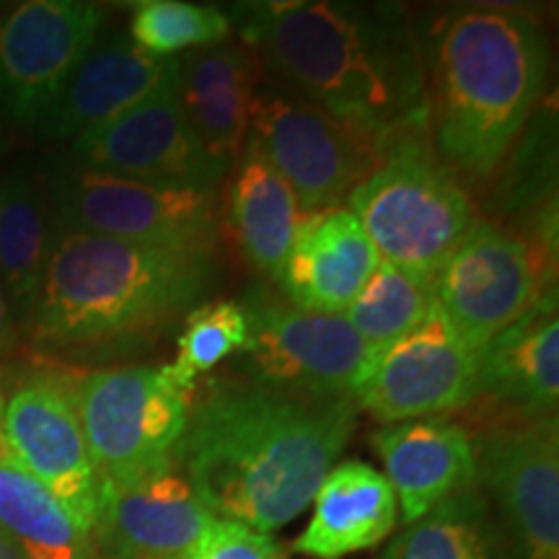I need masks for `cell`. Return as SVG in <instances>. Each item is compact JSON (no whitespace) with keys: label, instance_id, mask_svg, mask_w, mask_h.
<instances>
[{"label":"cell","instance_id":"7402d4cb","mask_svg":"<svg viewBox=\"0 0 559 559\" xmlns=\"http://www.w3.org/2000/svg\"><path fill=\"white\" fill-rule=\"evenodd\" d=\"M309 526L298 536V555L342 559L381 544L400 521L394 489L386 477L362 461H342L313 495Z\"/></svg>","mask_w":559,"mask_h":559},{"label":"cell","instance_id":"9a60e30c","mask_svg":"<svg viewBox=\"0 0 559 559\" xmlns=\"http://www.w3.org/2000/svg\"><path fill=\"white\" fill-rule=\"evenodd\" d=\"M213 519L169 461L128 481L99 479L91 542L99 559H190Z\"/></svg>","mask_w":559,"mask_h":559},{"label":"cell","instance_id":"603a6c76","mask_svg":"<svg viewBox=\"0 0 559 559\" xmlns=\"http://www.w3.org/2000/svg\"><path fill=\"white\" fill-rule=\"evenodd\" d=\"M230 169L234 179L226 205L230 234L251 267L275 277L304 215L296 194L249 135Z\"/></svg>","mask_w":559,"mask_h":559},{"label":"cell","instance_id":"484cf974","mask_svg":"<svg viewBox=\"0 0 559 559\" xmlns=\"http://www.w3.org/2000/svg\"><path fill=\"white\" fill-rule=\"evenodd\" d=\"M381 559H506L487 500L466 489L409 523Z\"/></svg>","mask_w":559,"mask_h":559},{"label":"cell","instance_id":"5bb4252c","mask_svg":"<svg viewBox=\"0 0 559 559\" xmlns=\"http://www.w3.org/2000/svg\"><path fill=\"white\" fill-rule=\"evenodd\" d=\"M70 164L166 187H215L226 174L187 124L177 86L75 138Z\"/></svg>","mask_w":559,"mask_h":559},{"label":"cell","instance_id":"7a4b0ae2","mask_svg":"<svg viewBox=\"0 0 559 559\" xmlns=\"http://www.w3.org/2000/svg\"><path fill=\"white\" fill-rule=\"evenodd\" d=\"M243 41L277 81L391 145L425 130V58L400 11L330 0L241 5Z\"/></svg>","mask_w":559,"mask_h":559},{"label":"cell","instance_id":"83f0119b","mask_svg":"<svg viewBox=\"0 0 559 559\" xmlns=\"http://www.w3.org/2000/svg\"><path fill=\"white\" fill-rule=\"evenodd\" d=\"M249 340V317L241 300H210L187 311L181 321L179 353L164 368L169 379L187 396H194V381L218 362L239 355Z\"/></svg>","mask_w":559,"mask_h":559},{"label":"cell","instance_id":"cb8c5ba5","mask_svg":"<svg viewBox=\"0 0 559 559\" xmlns=\"http://www.w3.org/2000/svg\"><path fill=\"white\" fill-rule=\"evenodd\" d=\"M52 243L50 200L37 179L21 171L0 177V283L21 330H29Z\"/></svg>","mask_w":559,"mask_h":559},{"label":"cell","instance_id":"d6986e66","mask_svg":"<svg viewBox=\"0 0 559 559\" xmlns=\"http://www.w3.org/2000/svg\"><path fill=\"white\" fill-rule=\"evenodd\" d=\"M373 243L347 207L300 215L275 280L296 309L345 313L379 264Z\"/></svg>","mask_w":559,"mask_h":559},{"label":"cell","instance_id":"7c38bea8","mask_svg":"<svg viewBox=\"0 0 559 559\" xmlns=\"http://www.w3.org/2000/svg\"><path fill=\"white\" fill-rule=\"evenodd\" d=\"M104 11L81 0H26L0 19V109L39 128L70 75L94 50Z\"/></svg>","mask_w":559,"mask_h":559},{"label":"cell","instance_id":"8fae6325","mask_svg":"<svg viewBox=\"0 0 559 559\" xmlns=\"http://www.w3.org/2000/svg\"><path fill=\"white\" fill-rule=\"evenodd\" d=\"M477 381L479 349L432 309L417 330L366 360L349 396L379 423L394 425L477 402Z\"/></svg>","mask_w":559,"mask_h":559},{"label":"cell","instance_id":"d4e9b609","mask_svg":"<svg viewBox=\"0 0 559 559\" xmlns=\"http://www.w3.org/2000/svg\"><path fill=\"white\" fill-rule=\"evenodd\" d=\"M0 531L26 559H99L58 498L13 456L0 430Z\"/></svg>","mask_w":559,"mask_h":559},{"label":"cell","instance_id":"2e32d148","mask_svg":"<svg viewBox=\"0 0 559 559\" xmlns=\"http://www.w3.org/2000/svg\"><path fill=\"white\" fill-rule=\"evenodd\" d=\"M487 485L526 559H559L557 419L500 425L474 440Z\"/></svg>","mask_w":559,"mask_h":559},{"label":"cell","instance_id":"836d02e7","mask_svg":"<svg viewBox=\"0 0 559 559\" xmlns=\"http://www.w3.org/2000/svg\"><path fill=\"white\" fill-rule=\"evenodd\" d=\"M3 402H5V396H3V391H0V417H3Z\"/></svg>","mask_w":559,"mask_h":559},{"label":"cell","instance_id":"e0dca14e","mask_svg":"<svg viewBox=\"0 0 559 559\" xmlns=\"http://www.w3.org/2000/svg\"><path fill=\"white\" fill-rule=\"evenodd\" d=\"M177 81L179 58H158L130 37H111L83 58L37 132L50 140H75Z\"/></svg>","mask_w":559,"mask_h":559},{"label":"cell","instance_id":"4dcf8cb0","mask_svg":"<svg viewBox=\"0 0 559 559\" xmlns=\"http://www.w3.org/2000/svg\"><path fill=\"white\" fill-rule=\"evenodd\" d=\"M16 319H13L11 300L5 296L3 283H0V362L11 355L13 345H16Z\"/></svg>","mask_w":559,"mask_h":559},{"label":"cell","instance_id":"44dd1931","mask_svg":"<svg viewBox=\"0 0 559 559\" xmlns=\"http://www.w3.org/2000/svg\"><path fill=\"white\" fill-rule=\"evenodd\" d=\"M481 396L523 423L557 419L559 319L555 296H544L526 317L481 349L477 400Z\"/></svg>","mask_w":559,"mask_h":559},{"label":"cell","instance_id":"9c48e42d","mask_svg":"<svg viewBox=\"0 0 559 559\" xmlns=\"http://www.w3.org/2000/svg\"><path fill=\"white\" fill-rule=\"evenodd\" d=\"M241 306L249 317V340L239 355L251 383L306 400L353 394L368 349L345 313L304 311L264 293Z\"/></svg>","mask_w":559,"mask_h":559},{"label":"cell","instance_id":"ffe728a7","mask_svg":"<svg viewBox=\"0 0 559 559\" xmlns=\"http://www.w3.org/2000/svg\"><path fill=\"white\" fill-rule=\"evenodd\" d=\"M262 58L243 41H221L179 55L177 96L194 138L223 171L236 164L249 135L251 102L262 83Z\"/></svg>","mask_w":559,"mask_h":559},{"label":"cell","instance_id":"6da1fadb","mask_svg":"<svg viewBox=\"0 0 559 559\" xmlns=\"http://www.w3.org/2000/svg\"><path fill=\"white\" fill-rule=\"evenodd\" d=\"M355 419L349 396L306 400L213 381L190 404L174 461L215 519L270 534L311 506Z\"/></svg>","mask_w":559,"mask_h":559},{"label":"cell","instance_id":"52a82bcc","mask_svg":"<svg viewBox=\"0 0 559 559\" xmlns=\"http://www.w3.org/2000/svg\"><path fill=\"white\" fill-rule=\"evenodd\" d=\"M50 207L62 230L140 247L213 254L218 234L215 187L148 185L75 164L50 174Z\"/></svg>","mask_w":559,"mask_h":559},{"label":"cell","instance_id":"277c9868","mask_svg":"<svg viewBox=\"0 0 559 559\" xmlns=\"http://www.w3.org/2000/svg\"><path fill=\"white\" fill-rule=\"evenodd\" d=\"M215 280L213 254L55 228L29 332L45 347L153 334L194 309Z\"/></svg>","mask_w":559,"mask_h":559},{"label":"cell","instance_id":"f1b7e54d","mask_svg":"<svg viewBox=\"0 0 559 559\" xmlns=\"http://www.w3.org/2000/svg\"><path fill=\"white\" fill-rule=\"evenodd\" d=\"M230 29L228 13L185 0H143L130 19V39L158 58H179L187 50L221 45L228 41Z\"/></svg>","mask_w":559,"mask_h":559},{"label":"cell","instance_id":"4316f807","mask_svg":"<svg viewBox=\"0 0 559 559\" xmlns=\"http://www.w3.org/2000/svg\"><path fill=\"white\" fill-rule=\"evenodd\" d=\"M432 309H436L432 277H419L415 272L381 260L353 304L347 306L345 319L366 342V360H370L400 342L404 334L417 330Z\"/></svg>","mask_w":559,"mask_h":559},{"label":"cell","instance_id":"30bf717a","mask_svg":"<svg viewBox=\"0 0 559 559\" xmlns=\"http://www.w3.org/2000/svg\"><path fill=\"white\" fill-rule=\"evenodd\" d=\"M432 296L459 337L481 353L547 296V267L523 236L477 221L432 275Z\"/></svg>","mask_w":559,"mask_h":559},{"label":"cell","instance_id":"ba28073f","mask_svg":"<svg viewBox=\"0 0 559 559\" xmlns=\"http://www.w3.org/2000/svg\"><path fill=\"white\" fill-rule=\"evenodd\" d=\"M68 386L99 479L128 481L174 461L192 396L164 368H99Z\"/></svg>","mask_w":559,"mask_h":559},{"label":"cell","instance_id":"3957f363","mask_svg":"<svg viewBox=\"0 0 559 559\" xmlns=\"http://www.w3.org/2000/svg\"><path fill=\"white\" fill-rule=\"evenodd\" d=\"M547 73V37L526 11L466 9L440 21L425 73V138L461 185L498 171Z\"/></svg>","mask_w":559,"mask_h":559},{"label":"cell","instance_id":"5b68a950","mask_svg":"<svg viewBox=\"0 0 559 559\" xmlns=\"http://www.w3.org/2000/svg\"><path fill=\"white\" fill-rule=\"evenodd\" d=\"M347 202L379 260L419 277L436 275L477 226L469 192L436 158L425 130L396 138Z\"/></svg>","mask_w":559,"mask_h":559},{"label":"cell","instance_id":"ac0fdd59","mask_svg":"<svg viewBox=\"0 0 559 559\" xmlns=\"http://www.w3.org/2000/svg\"><path fill=\"white\" fill-rule=\"evenodd\" d=\"M370 445L379 453L381 474L394 489L407 526L477 485L474 440L453 419L425 417L383 425L370 436Z\"/></svg>","mask_w":559,"mask_h":559},{"label":"cell","instance_id":"f546056e","mask_svg":"<svg viewBox=\"0 0 559 559\" xmlns=\"http://www.w3.org/2000/svg\"><path fill=\"white\" fill-rule=\"evenodd\" d=\"M190 559H285V551L264 531L213 519Z\"/></svg>","mask_w":559,"mask_h":559},{"label":"cell","instance_id":"8992f818","mask_svg":"<svg viewBox=\"0 0 559 559\" xmlns=\"http://www.w3.org/2000/svg\"><path fill=\"white\" fill-rule=\"evenodd\" d=\"M249 138L288 181L304 215L342 207V200L373 174L389 151L277 79L257 88Z\"/></svg>","mask_w":559,"mask_h":559},{"label":"cell","instance_id":"1f68e13d","mask_svg":"<svg viewBox=\"0 0 559 559\" xmlns=\"http://www.w3.org/2000/svg\"><path fill=\"white\" fill-rule=\"evenodd\" d=\"M0 559H26V557L19 551L16 544H13V542L9 539V536L3 534V531H0Z\"/></svg>","mask_w":559,"mask_h":559},{"label":"cell","instance_id":"d6a6232c","mask_svg":"<svg viewBox=\"0 0 559 559\" xmlns=\"http://www.w3.org/2000/svg\"><path fill=\"white\" fill-rule=\"evenodd\" d=\"M5 151H9V138H5V132H3V122H0V158L5 156Z\"/></svg>","mask_w":559,"mask_h":559},{"label":"cell","instance_id":"4fadbf2b","mask_svg":"<svg viewBox=\"0 0 559 559\" xmlns=\"http://www.w3.org/2000/svg\"><path fill=\"white\" fill-rule=\"evenodd\" d=\"M0 430L19 464L50 489L91 536L99 502V474L91 461L68 383L55 376L21 381L5 396Z\"/></svg>","mask_w":559,"mask_h":559}]
</instances>
